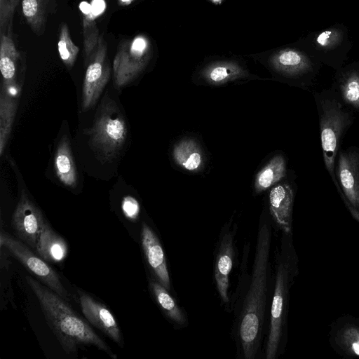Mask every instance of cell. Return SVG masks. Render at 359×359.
Wrapping results in <instances>:
<instances>
[{
	"label": "cell",
	"mask_w": 359,
	"mask_h": 359,
	"mask_svg": "<svg viewBox=\"0 0 359 359\" xmlns=\"http://www.w3.org/2000/svg\"><path fill=\"white\" fill-rule=\"evenodd\" d=\"M25 278L39 302L48 325L67 354L75 353L79 345L90 344L116 358L109 346L65 299L33 278L27 276Z\"/></svg>",
	"instance_id": "2"
},
{
	"label": "cell",
	"mask_w": 359,
	"mask_h": 359,
	"mask_svg": "<svg viewBox=\"0 0 359 359\" xmlns=\"http://www.w3.org/2000/svg\"><path fill=\"white\" fill-rule=\"evenodd\" d=\"M173 157L180 167L189 171H197L203 165V154L192 140L177 142L173 149Z\"/></svg>",
	"instance_id": "20"
},
{
	"label": "cell",
	"mask_w": 359,
	"mask_h": 359,
	"mask_svg": "<svg viewBox=\"0 0 359 359\" xmlns=\"http://www.w3.org/2000/svg\"><path fill=\"white\" fill-rule=\"evenodd\" d=\"M35 251L47 262L59 263L66 258L68 245L66 241L55 233L45 221L39 236Z\"/></svg>",
	"instance_id": "16"
},
{
	"label": "cell",
	"mask_w": 359,
	"mask_h": 359,
	"mask_svg": "<svg viewBox=\"0 0 359 359\" xmlns=\"http://www.w3.org/2000/svg\"><path fill=\"white\" fill-rule=\"evenodd\" d=\"M141 243L156 280L169 291L170 280L164 251L157 236L145 222L142 224Z\"/></svg>",
	"instance_id": "14"
},
{
	"label": "cell",
	"mask_w": 359,
	"mask_h": 359,
	"mask_svg": "<svg viewBox=\"0 0 359 359\" xmlns=\"http://www.w3.org/2000/svg\"><path fill=\"white\" fill-rule=\"evenodd\" d=\"M294 192L292 184L284 181L275 184L269 193L271 215L284 233L292 231V213Z\"/></svg>",
	"instance_id": "15"
},
{
	"label": "cell",
	"mask_w": 359,
	"mask_h": 359,
	"mask_svg": "<svg viewBox=\"0 0 359 359\" xmlns=\"http://www.w3.org/2000/svg\"><path fill=\"white\" fill-rule=\"evenodd\" d=\"M233 231H223L219 241L215 261V279L222 303H229V276L233 266L234 241Z\"/></svg>",
	"instance_id": "13"
},
{
	"label": "cell",
	"mask_w": 359,
	"mask_h": 359,
	"mask_svg": "<svg viewBox=\"0 0 359 359\" xmlns=\"http://www.w3.org/2000/svg\"><path fill=\"white\" fill-rule=\"evenodd\" d=\"M81 100V109L86 111L97 101L110 76L107 45L100 35L96 48L87 63Z\"/></svg>",
	"instance_id": "8"
},
{
	"label": "cell",
	"mask_w": 359,
	"mask_h": 359,
	"mask_svg": "<svg viewBox=\"0 0 359 359\" xmlns=\"http://www.w3.org/2000/svg\"><path fill=\"white\" fill-rule=\"evenodd\" d=\"M91 146L107 160L113 158L127 136L126 121L116 103L105 99L93 127L88 132Z\"/></svg>",
	"instance_id": "4"
},
{
	"label": "cell",
	"mask_w": 359,
	"mask_h": 359,
	"mask_svg": "<svg viewBox=\"0 0 359 359\" xmlns=\"http://www.w3.org/2000/svg\"><path fill=\"white\" fill-rule=\"evenodd\" d=\"M338 338L339 344L344 349L359 357V327H348L342 330Z\"/></svg>",
	"instance_id": "26"
},
{
	"label": "cell",
	"mask_w": 359,
	"mask_h": 359,
	"mask_svg": "<svg viewBox=\"0 0 359 359\" xmlns=\"http://www.w3.org/2000/svg\"><path fill=\"white\" fill-rule=\"evenodd\" d=\"M290 273L288 260L280 259L276 269L271 307L270 327L265 351L266 359L276 358L280 348L285 323Z\"/></svg>",
	"instance_id": "5"
},
{
	"label": "cell",
	"mask_w": 359,
	"mask_h": 359,
	"mask_svg": "<svg viewBox=\"0 0 359 359\" xmlns=\"http://www.w3.org/2000/svg\"><path fill=\"white\" fill-rule=\"evenodd\" d=\"M121 208L125 216L131 220H135L140 213V205L137 201L130 196H127L123 198Z\"/></svg>",
	"instance_id": "27"
},
{
	"label": "cell",
	"mask_w": 359,
	"mask_h": 359,
	"mask_svg": "<svg viewBox=\"0 0 359 359\" xmlns=\"http://www.w3.org/2000/svg\"><path fill=\"white\" fill-rule=\"evenodd\" d=\"M54 168L59 180L65 186L74 188L77 173L69 139L65 135L60 141L54 156Z\"/></svg>",
	"instance_id": "18"
},
{
	"label": "cell",
	"mask_w": 359,
	"mask_h": 359,
	"mask_svg": "<svg viewBox=\"0 0 359 359\" xmlns=\"http://www.w3.org/2000/svg\"><path fill=\"white\" fill-rule=\"evenodd\" d=\"M149 286L157 303L165 315L176 324L183 325L186 323L184 314L168 290L157 280H151Z\"/></svg>",
	"instance_id": "22"
},
{
	"label": "cell",
	"mask_w": 359,
	"mask_h": 359,
	"mask_svg": "<svg viewBox=\"0 0 359 359\" xmlns=\"http://www.w3.org/2000/svg\"><path fill=\"white\" fill-rule=\"evenodd\" d=\"M313 97L318 114L325 167L337 189L339 185L334 175L336 158L344 136L355 117L332 88L315 91Z\"/></svg>",
	"instance_id": "3"
},
{
	"label": "cell",
	"mask_w": 359,
	"mask_h": 359,
	"mask_svg": "<svg viewBox=\"0 0 359 359\" xmlns=\"http://www.w3.org/2000/svg\"><path fill=\"white\" fill-rule=\"evenodd\" d=\"M0 244L1 247L6 248L28 271L38 277L48 288L66 301L70 299L69 294L56 271L46 261L32 251L26 243L15 239L2 231L0 235Z\"/></svg>",
	"instance_id": "6"
},
{
	"label": "cell",
	"mask_w": 359,
	"mask_h": 359,
	"mask_svg": "<svg viewBox=\"0 0 359 359\" xmlns=\"http://www.w3.org/2000/svg\"><path fill=\"white\" fill-rule=\"evenodd\" d=\"M213 1H220V0H213Z\"/></svg>",
	"instance_id": "31"
},
{
	"label": "cell",
	"mask_w": 359,
	"mask_h": 359,
	"mask_svg": "<svg viewBox=\"0 0 359 359\" xmlns=\"http://www.w3.org/2000/svg\"><path fill=\"white\" fill-rule=\"evenodd\" d=\"M340 40V34L335 30H326L321 32L317 37V43L325 48H331Z\"/></svg>",
	"instance_id": "28"
},
{
	"label": "cell",
	"mask_w": 359,
	"mask_h": 359,
	"mask_svg": "<svg viewBox=\"0 0 359 359\" xmlns=\"http://www.w3.org/2000/svg\"><path fill=\"white\" fill-rule=\"evenodd\" d=\"M18 0H4L1 2V29L11 19Z\"/></svg>",
	"instance_id": "29"
},
{
	"label": "cell",
	"mask_w": 359,
	"mask_h": 359,
	"mask_svg": "<svg viewBox=\"0 0 359 359\" xmlns=\"http://www.w3.org/2000/svg\"><path fill=\"white\" fill-rule=\"evenodd\" d=\"M134 0H119L118 3L121 5L126 6V5L130 4Z\"/></svg>",
	"instance_id": "30"
},
{
	"label": "cell",
	"mask_w": 359,
	"mask_h": 359,
	"mask_svg": "<svg viewBox=\"0 0 359 359\" xmlns=\"http://www.w3.org/2000/svg\"><path fill=\"white\" fill-rule=\"evenodd\" d=\"M79 9L83 15L84 62L87 65L100 36L96 22V18L99 16L92 11L90 4L86 1L80 3Z\"/></svg>",
	"instance_id": "19"
},
{
	"label": "cell",
	"mask_w": 359,
	"mask_h": 359,
	"mask_svg": "<svg viewBox=\"0 0 359 359\" xmlns=\"http://www.w3.org/2000/svg\"><path fill=\"white\" fill-rule=\"evenodd\" d=\"M334 175L338 192L353 208L359 210V147L339 149L335 161Z\"/></svg>",
	"instance_id": "9"
},
{
	"label": "cell",
	"mask_w": 359,
	"mask_h": 359,
	"mask_svg": "<svg viewBox=\"0 0 359 359\" xmlns=\"http://www.w3.org/2000/svg\"><path fill=\"white\" fill-rule=\"evenodd\" d=\"M271 237L269 224H260L250 285L236 325L238 348L245 359L256 357L262 337Z\"/></svg>",
	"instance_id": "1"
},
{
	"label": "cell",
	"mask_w": 359,
	"mask_h": 359,
	"mask_svg": "<svg viewBox=\"0 0 359 359\" xmlns=\"http://www.w3.org/2000/svg\"><path fill=\"white\" fill-rule=\"evenodd\" d=\"M241 74L239 68L231 65H217L209 68L205 79L211 84H222L235 79Z\"/></svg>",
	"instance_id": "25"
},
{
	"label": "cell",
	"mask_w": 359,
	"mask_h": 359,
	"mask_svg": "<svg viewBox=\"0 0 359 359\" xmlns=\"http://www.w3.org/2000/svg\"><path fill=\"white\" fill-rule=\"evenodd\" d=\"M350 110L359 112V69L341 72L332 87Z\"/></svg>",
	"instance_id": "17"
},
{
	"label": "cell",
	"mask_w": 359,
	"mask_h": 359,
	"mask_svg": "<svg viewBox=\"0 0 359 359\" xmlns=\"http://www.w3.org/2000/svg\"><path fill=\"white\" fill-rule=\"evenodd\" d=\"M44 222L40 209L25 192H22L12 217V227L16 236L35 250Z\"/></svg>",
	"instance_id": "10"
},
{
	"label": "cell",
	"mask_w": 359,
	"mask_h": 359,
	"mask_svg": "<svg viewBox=\"0 0 359 359\" xmlns=\"http://www.w3.org/2000/svg\"><path fill=\"white\" fill-rule=\"evenodd\" d=\"M22 13L32 30L41 34L46 20V0H22Z\"/></svg>",
	"instance_id": "23"
},
{
	"label": "cell",
	"mask_w": 359,
	"mask_h": 359,
	"mask_svg": "<svg viewBox=\"0 0 359 359\" xmlns=\"http://www.w3.org/2000/svg\"><path fill=\"white\" fill-rule=\"evenodd\" d=\"M79 294L81 310L88 321L121 346V331L111 311L85 292L79 291Z\"/></svg>",
	"instance_id": "12"
},
{
	"label": "cell",
	"mask_w": 359,
	"mask_h": 359,
	"mask_svg": "<svg viewBox=\"0 0 359 359\" xmlns=\"http://www.w3.org/2000/svg\"><path fill=\"white\" fill-rule=\"evenodd\" d=\"M57 48L63 63L69 69L72 68L79 52V48L73 43L66 24L62 25L60 27Z\"/></svg>",
	"instance_id": "24"
},
{
	"label": "cell",
	"mask_w": 359,
	"mask_h": 359,
	"mask_svg": "<svg viewBox=\"0 0 359 359\" xmlns=\"http://www.w3.org/2000/svg\"><path fill=\"white\" fill-rule=\"evenodd\" d=\"M149 45L142 35L119 43L113 63L114 81L117 88L130 83L143 70L149 58Z\"/></svg>",
	"instance_id": "7"
},
{
	"label": "cell",
	"mask_w": 359,
	"mask_h": 359,
	"mask_svg": "<svg viewBox=\"0 0 359 359\" xmlns=\"http://www.w3.org/2000/svg\"><path fill=\"white\" fill-rule=\"evenodd\" d=\"M276 71L297 86L307 89L312 85L315 67L300 51L287 49L280 51L272 60Z\"/></svg>",
	"instance_id": "11"
},
{
	"label": "cell",
	"mask_w": 359,
	"mask_h": 359,
	"mask_svg": "<svg viewBox=\"0 0 359 359\" xmlns=\"http://www.w3.org/2000/svg\"><path fill=\"white\" fill-rule=\"evenodd\" d=\"M286 174V161L282 154L276 155L257 173L255 178V190L264 191L281 181Z\"/></svg>",
	"instance_id": "21"
}]
</instances>
